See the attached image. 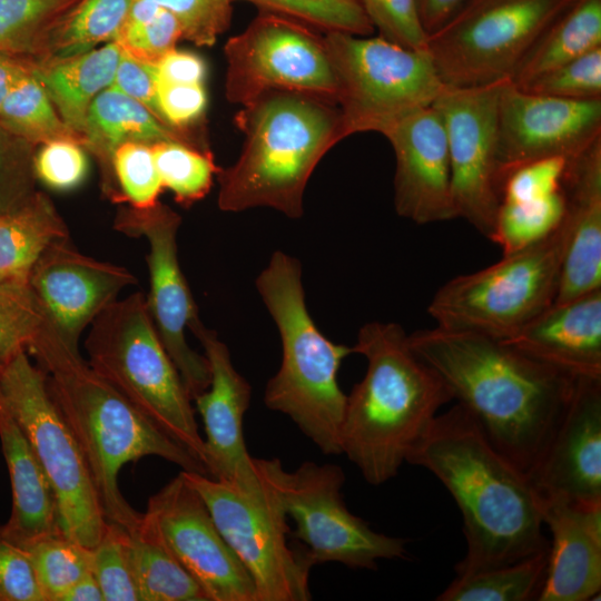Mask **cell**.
<instances>
[{
    "instance_id": "1",
    "label": "cell",
    "mask_w": 601,
    "mask_h": 601,
    "mask_svg": "<svg viewBox=\"0 0 601 601\" xmlns=\"http://www.w3.org/2000/svg\"><path fill=\"white\" fill-rule=\"evenodd\" d=\"M408 343L490 442L528 474L560 423L579 377L473 332L435 325L410 334Z\"/></svg>"
},
{
    "instance_id": "2",
    "label": "cell",
    "mask_w": 601,
    "mask_h": 601,
    "mask_svg": "<svg viewBox=\"0 0 601 601\" xmlns=\"http://www.w3.org/2000/svg\"><path fill=\"white\" fill-rule=\"evenodd\" d=\"M406 462L434 474L461 511L467 549L456 574L549 550L526 474L490 442L462 405L435 416Z\"/></svg>"
},
{
    "instance_id": "3",
    "label": "cell",
    "mask_w": 601,
    "mask_h": 601,
    "mask_svg": "<svg viewBox=\"0 0 601 601\" xmlns=\"http://www.w3.org/2000/svg\"><path fill=\"white\" fill-rule=\"evenodd\" d=\"M27 352L47 374L50 395L83 453L108 521L132 530L141 520L142 513L127 502L118 484L129 462L159 456L183 471L207 474L196 457L97 374L47 319Z\"/></svg>"
},
{
    "instance_id": "4",
    "label": "cell",
    "mask_w": 601,
    "mask_h": 601,
    "mask_svg": "<svg viewBox=\"0 0 601 601\" xmlns=\"http://www.w3.org/2000/svg\"><path fill=\"white\" fill-rule=\"evenodd\" d=\"M353 353L366 358L367 370L346 396L342 454L367 483L380 485L398 473L437 411L453 398L395 323L362 326Z\"/></svg>"
},
{
    "instance_id": "5",
    "label": "cell",
    "mask_w": 601,
    "mask_h": 601,
    "mask_svg": "<svg viewBox=\"0 0 601 601\" xmlns=\"http://www.w3.org/2000/svg\"><path fill=\"white\" fill-rule=\"evenodd\" d=\"M235 116L244 144L237 160L217 174L218 207L237 213L269 207L303 215L309 177L324 155L347 138L341 108L319 96L270 91Z\"/></svg>"
},
{
    "instance_id": "6",
    "label": "cell",
    "mask_w": 601,
    "mask_h": 601,
    "mask_svg": "<svg viewBox=\"0 0 601 601\" xmlns=\"http://www.w3.org/2000/svg\"><path fill=\"white\" fill-rule=\"evenodd\" d=\"M256 287L282 341V363L265 387V405L287 415L325 455L342 454L347 395L337 375L353 347L329 341L315 325L306 307L296 258L275 252L258 275Z\"/></svg>"
},
{
    "instance_id": "7",
    "label": "cell",
    "mask_w": 601,
    "mask_h": 601,
    "mask_svg": "<svg viewBox=\"0 0 601 601\" xmlns=\"http://www.w3.org/2000/svg\"><path fill=\"white\" fill-rule=\"evenodd\" d=\"M85 347L97 374L205 466V444L193 400L157 334L141 292L106 307L91 323Z\"/></svg>"
},
{
    "instance_id": "8",
    "label": "cell",
    "mask_w": 601,
    "mask_h": 601,
    "mask_svg": "<svg viewBox=\"0 0 601 601\" xmlns=\"http://www.w3.org/2000/svg\"><path fill=\"white\" fill-rule=\"evenodd\" d=\"M571 229L565 207L561 223L548 236L443 284L427 313L443 328L511 337L554 303Z\"/></svg>"
},
{
    "instance_id": "9",
    "label": "cell",
    "mask_w": 601,
    "mask_h": 601,
    "mask_svg": "<svg viewBox=\"0 0 601 601\" xmlns=\"http://www.w3.org/2000/svg\"><path fill=\"white\" fill-rule=\"evenodd\" d=\"M0 402L20 426L56 495L59 524L91 549L108 520L83 453L48 388L46 372L27 349L0 362Z\"/></svg>"
},
{
    "instance_id": "10",
    "label": "cell",
    "mask_w": 601,
    "mask_h": 601,
    "mask_svg": "<svg viewBox=\"0 0 601 601\" xmlns=\"http://www.w3.org/2000/svg\"><path fill=\"white\" fill-rule=\"evenodd\" d=\"M575 0H467L427 36L426 51L445 87L513 78L543 31Z\"/></svg>"
},
{
    "instance_id": "11",
    "label": "cell",
    "mask_w": 601,
    "mask_h": 601,
    "mask_svg": "<svg viewBox=\"0 0 601 601\" xmlns=\"http://www.w3.org/2000/svg\"><path fill=\"white\" fill-rule=\"evenodd\" d=\"M179 474L200 495L219 532L248 571L257 601L312 599L313 564L303 545L298 550L288 545L286 512L276 490L260 472V483L247 487L198 472L181 470Z\"/></svg>"
},
{
    "instance_id": "12",
    "label": "cell",
    "mask_w": 601,
    "mask_h": 601,
    "mask_svg": "<svg viewBox=\"0 0 601 601\" xmlns=\"http://www.w3.org/2000/svg\"><path fill=\"white\" fill-rule=\"evenodd\" d=\"M338 81L346 136L383 134L398 119L433 105L444 89L426 50L382 37L324 33Z\"/></svg>"
},
{
    "instance_id": "13",
    "label": "cell",
    "mask_w": 601,
    "mask_h": 601,
    "mask_svg": "<svg viewBox=\"0 0 601 601\" xmlns=\"http://www.w3.org/2000/svg\"><path fill=\"white\" fill-rule=\"evenodd\" d=\"M256 464L295 522L294 536L302 541L313 566L337 562L375 570L378 560L406 556L404 539L374 531L347 509L341 466L307 461L290 472L277 459H256Z\"/></svg>"
},
{
    "instance_id": "14",
    "label": "cell",
    "mask_w": 601,
    "mask_h": 601,
    "mask_svg": "<svg viewBox=\"0 0 601 601\" xmlns=\"http://www.w3.org/2000/svg\"><path fill=\"white\" fill-rule=\"evenodd\" d=\"M225 95L244 106L270 91L302 92L337 102L338 81L324 33L259 12L224 46Z\"/></svg>"
},
{
    "instance_id": "15",
    "label": "cell",
    "mask_w": 601,
    "mask_h": 601,
    "mask_svg": "<svg viewBox=\"0 0 601 601\" xmlns=\"http://www.w3.org/2000/svg\"><path fill=\"white\" fill-rule=\"evenodd\" d=\"M180 223L178 214L158 203L148 209H120L114 227L129 237H144L148 243L146 260L150 289L146 296L147 307L164 347L194 400L208 388L210 370L206 356L194 351L186 341V328L193 331L201 321L178 260Z\"/></svg>"
},
{
    "instance_id": "16",
    "label": "cell",
    "mask_w": 601,
    "mask_h": 601,
    "mask_svg": "<svg viewBox=\"0 0 601 601\" xmlns=\"http://www.w3.org/2000/svg\"><path fill=\"white\" fill-rule=\"evenodd\" d=\"M503 82L444 87L433 102L446 132L455 216L490 240L502 203L496 117Z\"/></svg>"
},
{
    "instance_id": "17",
    "label": "cell",
    "mask_w": 601,
    "mask_h": 601,
    "mask_svg": "<svg viewBox=\"0 0 601 601\" xmlns=\"http://www.w3.org/2000/svg\"><path fill=\"white\" fill-rule=\"evenodd\" d=\"M142 516L208 601H257L248 571L180 474L149 497Z\"/></svg>"
},
{
    "instance_id": "18",
    "label": "cell",
    "mask_w": 601,
    "mask_h": 601,
    "mask_svg": "<svg viewBox=\"0 0 601 601\" xmlns=\"http://www.w3.org/2000/svg\"><path fill=\"white\" fill-rule=\"evenodd\" d=\"M499 176L534 160H571L601 138V99L570 100L532 93L504 81L496 117Z\"/></svg>"
},
{
    "instance_id": "19",
    "label": "cell",
    "mask_w": 601,
    "mask_h": 601,
    "mask_svg": "<svg viewBox=\"0 0 601 601\" xmlns=\"http://www.w3.org/2000/svg\"><path fill=\"white\" fill-rule=\"evenodd\" d=\"M136 284L127 268L86 256L69 239L45 250L28 282L45 318L72 349H79L82 332L118 294Z\"/></svg>"
},
{
    "instance_id": "20",
    "label": "cell",
    "mask_w": 601,
    "mask_h": 601,
    "mask_svg": "<svg viewBox=\"0 0 601 601\" xmlns=\"http://www.w3.org/2000/svg\"><path fill=\"white\" fill-rule=\"evenodd\" d=\"M526 476L539 496L601 505V378L577 380L560 423Z\"/></svg>"
},
{
    "instance_id": "21",
    "label": "cell",
    "mask_w": 601,
    "mask_h": 601,
    "mask_svg": "<svg viewBox=\"0 0 601 601\" xmlns=\"http://www.w3.org/2000/svg\"><path fill=\"white\" fill-rule=\"evenodd\" d=\"M382 135L395 154L396 213L420 225L456 218L446 132L433 105L398 119Z\"/></svg>"
},
{
    "instance_id": "22",
    "label": "cell",
    "mask_w": 601,
    "mask_h": 601,
    "mask_svg": "<svg viewBox=\"0 0 601 601\" xmlns=\"http://www.w3.org/2000/svg\"><path fill=\"white\" fill-rule=\"evenodd\" d=\"M191 332L201 343L210 370L208 388L193 400L204 424L207 475L239 486L257 485L262 477L243 433L250 385L237 372L228 347L214 331L201 323Z\"/></svg>"
},
{
    "instance_id": "23",
    "label": "cell",
    "mask_w": 601,
    "mask_h": 601,
    "mask_svg": "<svg viewBox=\"0 0 601 601\" xmlns=\"http://www.w3.org/2000/svg\"><path fill=\"white\" fill-rule=\"evenodd\" d=\"M551 534L539 601H588L601 590V505L536 495Z\"/></svg>"
},
{
    "instance_id": "24",
    "label": "cell",
    "mask_w": 601,
    "mask_h": 601,
    "mask_svg": "<svg viewBox=\"0 0 601 601\" xmlns=\"http://www.w3.org/2000/svg\"><path fill=\"white\" fill-rule=\"evenodd\" d=\"M502 341L574 377L601 378V288L553 303Z\"/></svg>"
},
{
    "instance_id": "25",
    "label": "cell",
    "mask_w": 601,
    "mask_h": 601,
    "mask_svg": "<svg viewBox=\"0 0 601 601\" xmlns=\"http://www.w3.org/2000/svg\"><path fill=\"white\" fill-rule=\"evenodd\" d=\"M563 191L572 229L554 303L601 288V138L568 160Z\"/></svg>"
},
{
    "instance_id": "26",
    "label": "cell",
    "mask_w": 601,
    "mask_h": 601,
    "mask_svg": "<svg viewBox=\"0 0 601 601\" xmlns=\"http://www.w3.org/2000/svg\"><path fill=\"white\" fill-rule=\"evenodd\" d=\"M0 442L9 471L12 506L1 525L16 544L62 531L56 495L24 433L0 402Z\"/></svg>"
},
{
    "instance_id": "27",
    "label": "cell",
    "mask_w": 601,
    "mask_h": 601,
    "mask_svg": "<svg viewBox=\"0 0 601 601\" xmlns=\"http://www.w3.org/2000/svg\"><path fill=\"white\" fill-rule=\"evenodd\" d=\"M83 135L87 140L86 148L100 160L104 189L114 201H121L111 166L112 154L120 144L176 141L207 150L197 145L186 130L161 122L142 104L114 87L102 90L90 104Z\"/></svg>"
},
{
    "instance_id": "28",
    "label": "cell",
    "mask_w": 601,
    "mask_h": 601,
    "mask_svg": "<svg viewBox=\"0 0 601 601\" xmlns=\"http://www.w3.org/2000/svg\"><path fill=\"white\" fill-rule=\"evenodd\" d=\"M121 49L115 41L63 59L33 60L32 71L61 119L83 137L90 104L112 85ZM86 138V137H85Z\"/></svg>"
},
{
    "instance_id": "29",
    "label": "cell",
    "mask_w": 601,
    "mask_h": 601,
    "mask_svg": "<svg viewBox=\"0 0 601 601\" xmlns=\"http://www.w3.org/2000/svg\"><path fill=\"white\" fill-rule=\"evenodd\" d=\"M69 239L67 225L50 198L35 191L0 213V283L28 285L31 270L52 244Z\"/></svg>"
},
{
    "instance_id": "30",
    "label": "cell",
    "mask_w": 601,
    "mask_h": 601,
    "mask_svg": "<svg viewBox=\"0 0 601 601\" xmlns=\"http://www.w3.org/2000/svg\"><path fill=\"white\" fill-rule=\"evenodd\" d=\"M601 47V0H575L539 37L511 81L524 86Z\"/></svg>"
},
{
    "instance_id": "31",
    "label": "cell",
    "mask_w": 601,
    "mask_h": 601,
    "mask_svg": "<svg viewBox=\"0 0 601 601\" xmlns=\"http://www.w3.org/2000/svg\"><path fill=\"white\" fill-rule=\"evenodd\" d=\"M128 531L130 561L140 601H208L200 585L141 520Z\"/></svg>"
},
{
    "instance_id": "32",
    "label": "cell",
    "mask_w": 601,
    "mask_h": 601,
    "mask_svg": "<svg viewBox=\"0 0 601 601\" xmlns=\"http://www.w3.org/2000/svg\"><path fill=\"white\" fill-rule=\"evenodd\" d=\"M81 0H0V52L43 59Z\"/></svg>"
},
{
    "instance_id": "33",
    "label": "cell",
    "mask_w": 601,
    "mask_h": 601,
    "mask_svg": "<svg viewBox=\"0 0 601 601\" xmlns=\"http://www.w3.org/2000/svg\"><path fill=\"white\" fill-rule=\"evenodd\" d=\"M548 551L499 566L456 574L439 601L538 600L548 563Z\"/></svg>"
},
{
    "instance_id": "34",
    "label": "cell",
    "mask_w": 601,
    "mask_h": 601,
    "mask_svg": "<svg viewBox=\"0 0 601 601\" xmlns=\"http://www.w3.org/2000/svg\"><path fill=\"white\" fill-rule=\"evenodd\" d=\"M0 125L35 147L53 140L87 146L86 138L59 116L46 89L30 69L14 83L0 108Z\"/></svg>"
},
{
    "instance_id": "35",
    "label": "cell",
    "mask_w": 601,
    "mask_h": 601,
    "mask_svg": "<svg viewBox=\"0 0 601 601\" xmlns=\"http://www.w3.org/2000/svg\"><path fill=\"white\" fill-rule=\"evenodd\" d=\"M27 553L45 601H61L81 577L91 571L89 548L63 531L18 544Z\"/></svg>"
},
{
    "instance_id": "36",
    "label": "cell",
    "mask_w": 601,
    "mask_h": 601,
    "mask_svg": "<svg viewBox=\"0 0 601 601\" xmlns=\"http://www.w3.org/2000/svg\"><path fill=\"white\" fill-rule=\"evenodd\" d=\"M130 3L131 0H81L40 60L78 56L101 42L114 41L126 21Z\"/></svg>"
},
{
    "instance_id": "37",
    "label": "cell",
    "mask_w": 601,
    "mask_h": 601,
    "mask_svg": "<svg viewBox=\"0 0 601 601\" xmlns=\"http://www.w3.org/2000/svg\"><path fill=\"white\" fill-rule=\"evenodd\" d=\"M180 39V23L170 11L150 0H131L114 41L135 60L155 66Z\"/></svg>"
},
{
    "instance_id": "38",
    "label": "cell",
    "mask_w": 601,
    "mask_h": 601,
    "mask_svg": "<svg viewBox=\"0 0 601 601\" xmlns=\"http://www.w3.org/2000/svg\"><path fill=\"white\" fill-rule=\"evenodd\" d=\"M563 189L548 197L525 201H502L492 240L503 255L522 249L552 233L565 214Z\"/></svg>"
},
{
    "instance_id": "39",
    "label": "cell",
    "mask_w": 601,
    "mask_h": 601,
    "mask_svg": "<svg viewBox=\"0 0 601 601\" xmlns=\"http://www.w3.org/2000/svg\"><path fill=\"white\" fill-rule=\"evenodd\" d=\"M151 150L162 187L178 204L190 206L208 194L219 171L209 150L176 141L151 144Z\"/></svg>"
},
{
    "instance_id": "40",
    "label": "cell",
    "mask_w": 601,
    "mask_h": 601,
    "mask_svg": "<svg viewBox=\"0 0 601 601\" xmlns=\"http://www.w3.org/2000/svg\"><path fill=\"white\" fill-rule=\"evenodd\" d=\"M304 23L323 33L343 32L368 36L374 28L359 0H233Z\"/></svg>"
},
{
    "instance_id": "41",
    "label": "cell",
    "mask_w": 601,
    "mask_h": 601,
    "mask_svg": "<svg viewBox=\"0 0 601 601\" xmlns=\"http://www.w3.org/2000/svg\"><path fill=\"white\" fill-rule=\"evenodd\" d=\"M90 551L91 572L105 601H140L130 561L128 531L108 521L100 540Z\"/></svg>"
},
{
    "instance_id": "42",
    "label": "cell",
    "mask_w": 601,
    "mask_h": 601,
    "mask_svg": "<svg viewBox=\"0 0 601 601\" xmlns=\"http://www.w3.org/2000/svg\"><path fill=\"white\" fill-rule=\"evenodd\" d=\"M112 174L121 201L137 209L155 207L162 190L151 144L126 141L111 157Z\"/></svg>"
},
{
    "instance_id": "43",
    "label": "cell",
    "mask_w": 601,
    "mask_h": 601,
    "mask_svg": "<svg viewBox=\"0 0 601 601\" xmlns=\"http://www.w3.org/2000/svg\"><path fill=\"white\" fill-rule=\"evenodd\" d=\"M45 319L28 285L0 283V362L27 349Z\"/></svg>"
},
{
    "instance_id": "44",
    "label": "cell",
    "mask_w": 601,
    "mask_h": 601,
    "mask_svg": "<svg viewBox=\"0 0 601 601\" xmlns=\"http://www.w3.org/2000/svg\"><path fill=\"white\" fill-rule=\"evenodd\" d=\"M519 88L532 93L570 100L601 99V47Z\"/></svg>"
},
{
    "instance_id": "45",
    "label": "cell",
    "mask_w": 601,
    "mask_h": 601,
    "mask_svg": "<svg viewBox=\"0 0 601 601\" xmlns=\"http://www.w3.org/2000/svg\"><path fill=\"white\" fill-rule=\"evenodd\" d=\"M33 148L0 125V213L17 207L36 191Z\"/></svg>"
},
{
    "instance_id": "46",
    "label": "cell",
    "mask_w": 601,
    "mask_h": 601,
    "mask_svg": "<svg viewBox=\"0 0 601 601\" xmlns=\"http://www.w3.org/2000/svg\"><path fill=\"white\" fill-rule=\"evenodd\" d=\"M179 21L183 39L198 47L214 46L231 23L233 0H150Z\"/></svg>"
},
{
    "instance_id": "47",
    "label": "cell",
    "mask_w": 601,
    "mask_h": 601,
    "mask_svg": "<svg viewBox=\"0 0 601 601\" xmlns=\"http://www.w3.org/2000/svg\"><path fill=\"white\" fill-rule=\"evenodd\" d=\"M374 30L401 47L426 50L427 35L415 0H359Z\"/></svg>"
},
{
    "instance_id": "48",
    "label": "cell",
    "mask_w": 601,
    "mask_h": 601,
    "mask_svg": "<svg viewBox=\"0 0 601 601\" xmlns=\"http://www.w3.org/2000/svg\"><path fill=\"white\" fill-rule=\"evenodd\" d=\"M36 178L55 190L78 187L88 174V159L82 146L70 140H53L41 145L35 155Z\"/></svg>"
},
{
    "instance_id": "49",
    "label": "cell",
    "mask_w": 601,
    "mask_h": 601,
    "mask_svg": "<svg viewBox=\"0 0 601 601\" xmlns=\"http://www.w3.org/2000/svg\"><path fill=\"white\" fill-rule=\"evenodd\" d=\"M566 165V159L552 157L516 168L503 183L502 201L539 199L561 191Z\"/></svg>"
},
{
    "instance_id": "50",
    "label": "cell",
    "mask_w": 601,
    "mask_h": 601,
    "mask_svg": "<svg viewBox=\"0 0 601 601\" xmlns=\"http://www.w3.org/2000/svg\"><path fill=\"white\" fill-rule=\"evenodd\" d=\"M0 601H45L31 562L0 525Z\"/></svg>"
},
{
    "instance_id": "51",
    "label": "cell",
    "mask_w": 601,
    "mask_h": 601,
    "mask_svg": "<svg viewBox=\"0 0 601 601\" xmlns=\"http://www.w3.org/2000/svg\"><path fill=\"white\" fill-rule=\"evenodd\" d=\"M156 95L164 122L176 129L187 130L203 118L207 108L204 85L170 83L156 78Z\"/></svg>"
},
{
    "instance_id": "52",
    "label": "cell",
    "mask_w": 601,
    "mask_h": 601,
    "mask_svg": "<svg viewBox=\"0 0 601 601\" xmlns=\"http://www.w3.org/2000/svg\"><path fill=\"white\" fill-rule=\"evenodd\" d=\"M110 87L142 104L164 122L157 101L154 65L137 61L122 52Z\"/></svg>"
},
{
    "instance_id": "53",
    "label": "cell",
    "mask_w": 601,
    "mask_h": 601,
    "mask_svg": "<svg viewBox=\"0 0 601 601\" xmlns=\"http://www.w3.org/2000/svg\"><path fill=\"white\" fill-rule=\"evenodd\" d=\"M155 75L157 79L170 83L204 85L207 66L198 55L175 48L155 65Z\"/></svg>"
},
{
    "instance_id": "54",
    "label": "cell",
    "mask_w": 601,
    "mask_h": 601,
    "mask_svg": "<svg viewBox=\"0 0 601 601\" xmlns=\"http://www.w3.org/2000/svg\"><path fill=\"white\" fill-rule=\"evenodd\" d=\"M467 0H415L421 23L431 35L441 28Z\"/></svg>"
},
{
    "instance_id": "55",
    "label": "cell",
    "mask_w": 601,
    "mask_h": 601,
    "mask_svg": "<svg viewBox=\"0 0 601 601\" xmlns=\"http://www.w3.org/2000/svg\"><path fill=\"white\" fill-rule=\"evenodd\" d=\"M31 67V58L0 52V108L8 93Z\"/></svg>"
},
{
    "instance_id": "56",
    "label": "cell",
    "mask_w": 601,
    "mask_h": 601,
    "mask_svg": "<svg viewBox=\"0 0 601 601\" xmlns=\"http://www.w3.org/2000/svg\"><path fill=\"white\" fill-rule=\"evenodd\" d=\"M61 601H105V599L98 581L90 571L69 588Z\"/></svg>"
}]
</instances>
